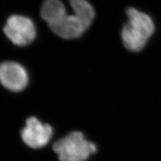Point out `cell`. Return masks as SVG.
<instances>
[{"label":"cell","mask_w":161,"mask_h":161,"mask_svg":"<svg viewBox=\"0 0 161 161\" xmlns=\"http://www.w3.org/2000/svg\"><path fill=\"white\" fill-rule=\"evenodd\" d=\"M59 161H88L98 152V146L81 130H73L51 143Z\"/></svg>","instance_id":"obj_2"},{"label":"cell","mask_w":161,"mask_h":161,"mask_svg":"<svg viewBox=\"0 0 161 161\" xmlns=\"http://www.w3.org/2000/svg\"><path fill=\"white\" fill-rule=\"evenodd\" d=\"M3 31L14 45L25 46L34 41L37 30L34 22L23 15H12L8 17L3 28Z\"/></svg>","instance_id":"obj_4"},{"label":"cell","mask_w":161,"mask_h":161,"mask_svg":"<svg viewBox=\"0 0 161 161\" xmlns=\"http://www.w3.org/2000/svg\"><path fill=\"white\" fill-rule=\"evenodd\" d=\"M91 25L77 13L66 14L55 25L49 28L55 35L63 39H75L82 35Z\"/></svg>","instance_id":"obj_6"},{"label":"cell","mask_w":161,"mask_h":161,"mask_svg":"<svg viewBox=\"0 0 161 161\" xmlns=\"http://www.w3.org/2000/svg\"><path fill=\"white\" fill-rule=\"evenodd\" d=\"M69 4L74 12L91 25L95 19L96 13L93 7L87 0H69Z\"/></svg>","instance_id":"obj_8"},{"label":"cell","mask_w":161,"mask_h":161,"mask_svg":"<svg viewBox=\"0 0 161 161\" xmlns=\"http://www.w3.org/2000/svg\"><path fill=\"white\" fill-rule=\"evenodd\" d=\"M29 74L23 66L15 61L0 64V84L12 92L23 90L29 84Z\"/></svg>","instance_id":"obj_5"},{"label":"cell","mask_w":161,"mask_h":161,"mask_svg":"<svg viewBox=\"0 0 161 161\" xmlns=\"http://www.w3.org/2000/svg\"><path fill=\"white\" fill-rule=\"evenodd\" d=\"M67 14L64 4L60 0H44L40 15L49 27L58 23Z\"/></svg>","instance_id":"obj_7"},{"label":"cell","mask_w":161,"mask_h":161,"mask_svg":"<svg viewBox=\"0 0 161 161\" xmlns=\"http://www.w3.org/2000/svg\"><path fill=\"white\" fill-rule=\"evenodd\" d=\"M128 22L121 32L122 43L127 49L140 52L148 43L154 34L155 26L149 15L134 8L127 9Z\"/></svg>","instance_id":"obj_1"},{"label":"cell","mask_w":161,"mask_h":161,"mask_svg":"<svg viewBox=\"0 0 161 161\" xmlns=\"http://www.w3.org/2000/svg\"><path fill=\"white\" fill-rule=\"evenodd\" d=\"M55 128L35 116H29L20 129L19 136L26 147L32 150H41L49 146L55 138Z\"/></svg>","instance_id":"obj_3"}]
</instances>
